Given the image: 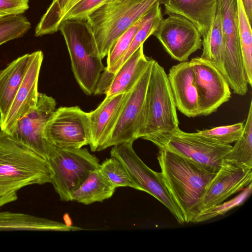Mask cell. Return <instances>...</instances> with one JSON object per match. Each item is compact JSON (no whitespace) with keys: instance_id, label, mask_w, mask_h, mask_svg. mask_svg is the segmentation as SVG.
Listing matches in <instances>:
<instances>
[{"instance_id":"1","label":"cell","mask_w":252,"mask_h":252,"mask_svg":"<svg viewBox=\"0 0 252 252\" xmlns=\"http://www.w3.org/2000/svg\"><path fill=\"white\" fill-rule=\"evenodd\" d=\"M52 175L45 159L0 130V207L16 201L24 187L50 183Z\"/></svg>"},{"instance_id":"2","label":"cell","mask_w":252,"mask_h":252,"mask_svg":"<svg viewBox=\"0 0 252 252\" xmlns=\"http://www.w3.org/2000/svg\"><path fill=\"white\" fill-rule=\"evenodd\" d=\"M158 160L164 184L181 211L186 223L198 213L203 193L216 173L165 149H159Z\"/></svg>"},{"instance_id":"3","label":"cell","mask_w":252,"mask_h":252,"mask_svg":"<svg viewBox=\"0 0 252 252\" xmlns=\"http://www.w3.org/2000/svg\"><path fill=\"white\" fill-rule=\"evenodd\" d=\"M176 106L164 68L156 61L151 72L137 139L158 147L179 127Z\"/></svg>"},{"instance_id":"4","label":"cell","mask_w":252,"mask_h":252,"mask_svg":"<svg viewBox=\"0 0 252 252\" xmlns=\"http://www.w3.org/2000/svg\"><path fill=\"white\" fill-rule=\"evenodd\" d=\"M166 0H105L86 22L102 59L117 38L157 3Z\"/></svg>"},{"instance_id":"5","label":"cell","mask_w":252,"mask_h":252,"mask_svg":"<svg viewBox=\"0 0 252 252\" xmlns=\"http://www.w3.org/2000/svg\"><path fill=\"white\" fill-rule=\"evenodd\" d=\"M59 31L65 40L77 83L86 94H94L105 67L86 21H63Z\"/></svg>"},{"instance_id":"6","label":"cell","mask_w":252,"mask_h":252,"mask_svg":"<svg viewBox=\"0 0 252 252\" xmlns=\"http://www.w3.org/2000/svg\"><path fill=\"white\" fill-rule=\"evenodd\" d=\"M46 160L53 172L50 183L63 201H71L72 193L100 165L97 158L87 148H63L53 145Z\"/></svg>"},{"instance_id":"7","label":"cell","mask_w":252,"mask_h":252,"mask_svg":"<svg viewBox=\"0 0 252 252\" xmlns=\"http://www.w3.org/2000/svg\"><path fill=\"white\" fill-rule=\"evenodd\" d=\"M217 12L221 18L224 41L226 80L234 93L245 95L249 84L239 37L237 0H217Z\"/></svg>"},{"instance_id":"8","label":"cell","mask_w":252,"mask_h":252,"mask_svg":"<svg viewBox=\"0 0 252 252\" xmlns=\"http://www.w3.org/2000/svg\"><path fill=\"white\" fill-rule=\"evenodd\" d=\"M129 141L112 146L111 157L119 159L126 169L138 190L144 191L161 202L181 224L184 217L166 188L160 172L149 168L137 156Z\"/></svg>"},{"instance_id":"9","label":"cell","mask_w":252,"mask_h":252,"mask_svg":"<svg viewBox=\"0 0 252 252\" xmlns=\"http://www.w3.org/2000/svg\"><path fill=\"white\" fill-rule=\"evenodd\" d=\"M232 147L230 144L216 142L196 132H186L179 128L158 148L169 150L216 173Z\"/></svg>"},{"instance_id":"10","label":"cell","mask_w":252,"mask_h":252,"mask_svg":"<svg viewBox=\"0 0 252 252\" xmlns=\"http://www.w3.org/2000/svg\"><path fill=\"white\" fill-rule=\"evenodd\" d=\"M47 140L63 148H81L90 142L88 112L78 106L60 107L47 122L45 130Z\"/></svg>"},{"instance_id":"11","label":"cell","mask_w":252,"mask_h":252,"mask_svg":"<svg viewBox=\"0 0 252 252\" xmlns=\"http://www.w3.org/2000/svg\"><path fill=\"white\" fill-rule=\"evenodd\" d=\"M160 22L153 35L171 57L180 62L188 60L202 46L201 35L195 26L180 15L171 14Z\"/></svg>"},{"instance_id":"12","label":"cell","mask_w":252,"mask_h":252,"mask_svg":"<svg viewBox=\"0 0 252 252\" xmlns=\"http://www.w3.org/2000/svg\"><path fill=\"white\" fill-rule=\"evenodd\" d=\"M56 106L52 97L39 93L35 107L17 121L11 135L46 160L52 144L46 138L45 127Z\"/></svg>"},{"instance_id":"13","label":"cell","mask_w":252,"mask_h":252,"mask_svg":"<svg viewBox=\"0 0 252 252\" xmlns=\"http://www.w3.org/2000/svg\"><path fill=\"white\" fill-rule=\"evenodd\" d=\"M189 63L198 94L199 116H208L229 100V86L223 75L200 57L191 59Z\"/></svg>"},{"instance_id":"14","label":"cell","mask_w":252,"mask_h":252,"mask_svg":"<svg viewBox=\"0 0 252 252\" xmlns=\"http://www.w3.org/2000/svg\"><path fill=\"white\" fill-rule=\"evenodd\" d=\"M154 60L129 92L104 149L137 139L146 91Z\"/></svg>"},{"instance_id":"15","label":"cell","mask_w":252,"mask_h":252,"mask_svg":"<svg viewBox=\"0 0 252 252\" xmlns=\"http://www.w3.org/2000/svg\"><path fill=\"white\" fill-rule=\"evenodd\" d=\"M252 169L239 166L224 158L203 193L198 206V213L221 203L252 184Z\"/></svg>"},{"instance_id":"16","label":"cell","mask_w":252,"mask_h":252,"mask_svg":"<svg viewBox=\"0 0 252 252\" xmlns=\"http://www.w3.org/2000/svg\"><path fill=\"white\" fill-rule=\"evenodd\" d=\"M43 60V53L41 51L32 52L26 73L4 120L0 124V130L11 135L17 121L35 107L39 94L38 78Z\"/></svg>"},{"instance_id":"17","label":"cell","mask_w":252,"mask_h":252,"mask_svg":"<svg viewBox=\"0 0 252 252\" xmlns=\"http://www.w3.org/2000/svg\"><path fill=\"white\" fill-rule=\"evenodd\" d=\"M128 93L105 97L95 110L88 112L91 133L89 145L91 151L104 150Z\"/></svg>"},{"instance_id":"18","label":"cell","mask_w":252,"mask_h":252,"mask_svg":"<svg viewBox=\"0 0 252 252\" xmlns=\"http://www.w3.org/2000/svg\"><path fill=\"white\" fill-rule=\"evenodd\" d=\"M167 77L177 109L189 118L199 116L198 94L189 61L172 66Z\"/></svg>"},{"instance_id":"19","label":"cell","mask_w":252,"mask_h":252,"mask_svg":"<svg viewBox=\"0 0 252 252\" xmlns=\"http://www.w3.org/2000/svg\"><path fill=\"white\" fill-rule=\"evenodd\" d=\"M163 15L175 14L190 21L203 39L207 37L217 12V0H166Z\"/></svg>"},{"instance_id":"20","label":"cell","mask_w":252,"mask_h":252,"mask_svg":"<svg viewBox=\"0 0 252 252\" xmlns=\"http://www.w3.org/2000/svg\"><path fill=\"white\" fill-rule=\"evenodd\" d=\"M161 4L160 2L157 3L145 14L141 25L125 53L112 66L105 68L96 84L94 95L105 94L113 76L120 66L157 30L160 22L163 18Z\"/></svg>"},{"instance_id":"21","label":"cell","mask_w":252,"mask_h":252,"mask_svg":"<svg viewBox=\"0 0 252 252\" xmlns=\"http://www.w3.org/2000/svg\"><path fill=\"white\" fill-rule=\"evenodd\" d=\"M154 61L145 56L141 45L117 70L105 92V97L129 92Z\"/></svg>"},{"instance_id":"22","label":"cell","mask_w":252,"mask_h":252,"mask_svg":"<svg viewBox=\"0 0 252 252\" xmlns=\"http://www.w3.org/2000/svg\"><path fill=\"white\" fill-rule=\"evenodd\" d=\"M32 57V53L25 54L0 70V124L7 114Z\"/></svg>"},{"instance_id":"23","label":"cell","mask_w":252,"mask_h":252,"mask_svg":"<svg viewBox=\"0 0 252 252\" xmlns=\"http://www.w3.org/2000/svg\"><path fill=\"white\" fill-rule=\"evenodd\" d=\"M80 227L27 214L0 212V231H56L81 230Z\"/></svg>"},{"instance_id":"24","label":"cell","mask_w":252,"mask_h":252,"mask_svg":"<svg viewBox=\"0 0 252 252\" xmlns=\"http://www.w3.org/2000/svg\"><path fill=\"white\" fill-rule=\"evenodd\" d=\"M116 188L98 169L91 171L81 185L72 193L71 201L84 205L102 202L111 197Z\"/></svg>"},{"instance_id":"25","label":"cell","mask_w":252,"mask_h":252,"mask_svg":"<svg viewBox=\"0 0 252 252\" xmlns=\"http://www.w3.org/2000/svg\"><path fill=\"white\" fill-rule=\"evenodd\" d=\"M202 46L203 51L200 57L214 65L226 79L224 65V41L221 18L217 12L209 34L202 40Z\"/></svg>"},{"instance_id":"26","label":"cell","mask_w":252,"mask_h":252,"mask_svg":"<svg viewBox=\"0 0 252 252\" xmlns=\"http://www.w3.org/2000/svg\"><path fill=\"white\" fill-rule=\"evenodd\" d=\"M225 158L242 167L252 169V101L242 134Z\"/></svg>"},{"instance_id":"27","label":"cell","mask_w":252,"mask_h":252,"mask_svg":"<svg viewBox=\"0 0 252 252\" xmlns=\"http://www.w3.org/2000/svg\"><path fill=\"white\" fill-rule=\"evenodd\" d=\"M81 0H54L41 17L35 30V35L41 36L59 31L65 14Z\"/></svg>"},{"instance_id":"28","label":"cell","mask_w":252,"mask_h":252,"mask_svg":"<svg viewBox=\"0 0 252 252\" xmlns=\"http://www.w3.org/2000/svg\"><path fill=\"white\" fill-rule=\"evenodd\" d=\"M239 37L242 56L248 84L252 85V34L251 24L242 0H237Z\"/></svg>"},{"instance_id":"29","label":"cell","mask_w":252,"mask_h":252,"mask_svg":"<svg viewBox=\"0 0 252 252\" xmlns=\"http://www.w3.org/2000/svg\"><path fill=\"white\" fill-rule=\"evenodd\" d=\"M99 170L107 181L116 189L120 187L138 188L123 163L117 158L111 157L100 165Z\"/></svg>"},{"instance_id":"30","label":"cell","mask_w":252,"mask_h":252,"mask_svg":"<svg viewBox=\"0 0 252 252\" xmlns=\"http://www.w3.org/2000/svg\"><path fill=\"white\" fill-rule=\"evenodd\" d=\"M31 27V23L22 14L0 18V45L22 37Z\"/></svg>"},{"instance_id":"31","label":"cell","mask_w":252,"mask_h":252,"mask_svg":"<svg viewBox=\"0 0 252 252\" xmlns=\"http://www.w3.org/2000/svg\"><path fill=\"white\" fill-rule=\"evenodd\" d=\"M252 191V184H250L234 198L227 201L215 205L203 210L197 214L193 219L192 222L198 223L210 220L213 218L224 214L233 208L242 203L250 196Z\"/></svg>"},{"instance_id":"32","label":"cell","mask_w":252,"mask_h":252,"mask_svg":"<svg viewBox=\"0 0 252 252\" xmlns=\"http://www.w3.org/2000/svg\"><path fill=\"white\" fill-rule=\"evenodd\" d=\"M244 126V122H240L208 129L197 130L196 133L216 142L230 144L241 137Z\"/></svg>"},{"instance_id":"33","label":"cell","mask_w":252,"mask_h":252,"mask_svg":"<svg viewBox=\"0 0 252 252\" xmlns=\"http://www.w3.org/2000/svg\"><path fill=\"white\" fill-rule=\"evenodd\" d=\"M145 14L139 19L117 38L107 55V66L105 67L106 68L112 66L125 53L141 25Z\"/></svg>"},{"instance_id":"34","label":"cell","mask_w":252,"mask_h":252,"mask_svg":"<svg viewBox=\"0 0 252 252\" xmlns=\"http://www.w3.org/2000/svg\"><path fill=\"white\" fill-rule=\"evenodd\" d=\"M105 0H81L65 14L62 22L68 20L86 21L87 17Z\"/></svg>"},{"instance_id":"35","label":"cell","mask_w":252,"mask_h":252,"mask_svg":"<svg viewBox=\"0 0 252 252\" xmlns=\"http://www.w3.org/2000/svg\"><path fill=\"white\" fill-rule=\"evenodd\" d=\"M29 8V0H0V18L22 14Z\"/></svg>"},{"instance_id":"36","label":"cell","mask_w":252,"mask_h":252,"mask_svg":"<svg viewBox=\"0 0 252 252\" xmlns=\"http://www.w3.org/2000/svg\"><path fill=\"white\" fill-rule=\"evenodd\" d=\"M245 9L250 21L252 24V0H242Z\"/></svg>"},{"instance_id":"37","label":"cell","mask_w":252,"mask_h":252,"mask_svg":"<svg viewBox=\"0 0 252 252\" xmlns=\"http://www.w3.org/2000/svg\"></svg>"}]
</instances>
